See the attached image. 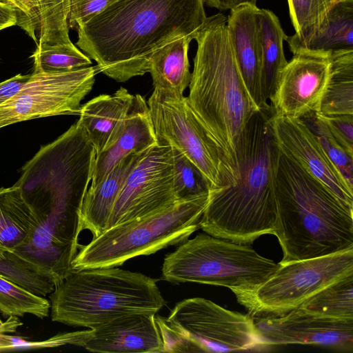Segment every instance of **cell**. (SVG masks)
Wrapping results in <instances>:
<instances>
[{
    "label": "cell",
    "instance_id": "12",
    "mask_svg": "<svg viewBox=\"0 0 353 353\" xmlns=\"http://www.w3.org/2000/svg\"><path fill=\"white\" fill-rule=\"evenodd\" d=\"M176 202L172 148L158 143L143 153L125 179L108 228L154 213Z\"/></svg>",
    "mask_w": 353,
    "mask_h": 353
},
{
    "label": "cell",
    "instance_id": "15",
    "mask_svg": "<svg viewBox=\"0 0 353 353\" xmlns=\"http://www.w3.org/2000/svg\"><path fill=\"white\" fill-rule=\"evenodd\" d=\"M272 124L280 150L353 211V188L303 121L274 113Z\"/></svg>",
    "mask_w": 353,
    "mask_h": 353
},
{
    "label": "cell",
    "instance_id": "13",
    "mask_svg": "<svg viewBox=\"0 0 353 353\" xmlns=\"http://www.w3.org/2000/svg\"><path fill=\"white\" fill-rule=\"evenodd\" d=\"M330 54H293L281 70L270 101L274 113L294 119L319 112L330 79Z\"/></svg>",
    "mask_w": 353,
    "mask_h": 353
},
{
    "label": "cell",
    "instance_id": "33",
    "mask_svg": "<svg viewBox=\"0 0 353 353\" xmlns=\"http://www.w3.org/2000/svg\"><path fill=\"white\" fill-rule=\"evenodd\" d=\"M163 341V352H200L198 347L176 330L165 317L155 316Z\"/></svg>",
    "mask_w": 353,
    "mask_h": 353
},
{
    "label": "cell",
    "instance_id": "30",
    "mask_svg": "<svg viewBox=\"0 0 353 353\" xmlns=\"http://www.w3.org/2000/svg\"><path fill=\"white\" fill-rule=\"evenodd\" d=\"M339 0H288L291 21L295 30L286 39L304 40L322 23L329 10Z\"/></svg>",
    "mask_w": 353,
    "mask_h": 353
},
{
    "label": "cell",
    "instance_id": "29",
    "mask_svg": "<svg viewBox=\"0 0 353 353\" xmlns=\"http://www.w3.org/2000/svg\"><path fill=\"white\" fill-rule=\"evenodd\" d=\"M171 148L173 190L176 201L209 195L212 187L201 170L180 151Z\"/></svg>",
    "mask_w": 353,
    "mask_h": 353
},
{
    "label": "cell",
    "instance_id": "32",
    "mask_svg": "<svg viewBox=\"0 0 353 353\" xmlns=\"http://www.w3.org/2000/svg\"><path fill=\"white\" fill-rule=\"evenodd\" d=\"M10 6L17 13V24L38 44L40 0H0Z\"/></svg>",
    "mask_w": 353,
    "mask_h": 353
},
{
    "label": "cell",
    "instance_id": "1",
    "mask_svg": "<svg viewBox=\"0 0 353 353\" xmlns=\"http://www.w3.org/2000/svg\"><path fill=\"white\" fill-rule=\"evenodd\" d=\"M204 0H111L79 26L76 43L99 72L125 82L148 72L152 54L171 40L194 39L207 16Z\"/></svg>",
    "mask_w": 353,
    "mask_h": 353
},
{
    "label": "cell",
    "instance_id": "2",
    "mask_svg": "<svg viewBox=\"0 0 353 353\" xmlns=\"http://www.w3.org/2000/svg\"><path fill=\"white\" fill-rule=\"evenodd\" d=\"M274 114L270 103L263 105L241 133L235 152L239 177L233 185L210 191L199 224L205 233L243 244L274 234L280 153Z\"/></svg>",
    "mask_w": 353,
    "mask_h": 353
},
{
    "label": "cell",
    "instance_id": "18",
    "mask_svg": "<svg viewBox=\"0 0 353 353\" xmlns=\"http://www.w3.org/2000/svg\"><path fill=\"white\" fill-rule=\"evenodd\" d=\"M157 144L147 101L137 94L113 142L96 155L90 186L100 183L127 156L142 153Z\"/></svg>",
    "mask_w": 353,
    "mask_h": 353
},
{
    "label": "cell",
    "instance_id": "38",
    "mask_svg": "<svg viewBox=\"0 0 353 353\" xmlns=\"http://www.w3.org/2000/svg\"><path fill=\"white\" fill-rule=\"evenodd\" d=\"M17 24V13L14 8L0 1V30Z\"/></svg>",
    "mask_w": 353,
    "mask_h": 353
},
{
    "label": "cell",
    "instance_id": "8",
    "mask_svg": "<svg viewBox=\"0 0 353 353\" xmlns=\"http://www.w3.org/2000/svg\"><path fill=\"white\" fill-rule=\"evenodd\" d=\"M147 103L158 143L183 153L205 176L211 190L235 184L239 170L199 119L187 97L154 88Z\"/></svg>",
    "mask_w": 353,
    "mask_h": 353
},
{
    "label": "cell",
    "instance_id": "10",
    "mask_svg": "<svg viewBox=\"0 0 353 353\" xmlns=\"http://www.w3.org/2000/svg\"><path fill=\"white\" fill-rule=\"evenodd\" d=\"M167 319L200 352L261 351L267 347L253 318L204 298L179 301Z\"/></svg>",
    "mask_w": 353,
    "mask_h": 353
},
{
    "label": "cell",
    "instance_id": "36",
    "mask_svg": "<svg viewBox=\"0 0 353 353\" xmlns=\"http://www.w3.org/2000/svg\"><path fill=\"white\" fill-rule=\"evenodd\" d=\"M30 74H18L0 83V105L12 98L24 85Z\"/></svg>",
    "mask_w": 353,
    "mask_h": 353
},
{
    "label": "cell",
    "instance_id": "19",
    "mask_svg": "<svg viewBox=\"0 0 353 353\" xmlns=\"http://www.w3.org/2000/svg\"><path fill=\"white\" fill-rule=\"evenodd\" d=\"M121 87L112 94H100L81 105V122L96 155L110 145L118 134L134 99Z\"/></svg>",
    "mask_w": 353,
    "mask_h": 353
},
{
    "label": "cell",
    "instance_id": "16",
    "mask_svg": "<svg viewBox=\"0 0 353 353\" xmlns=\"http://www.w3.org/2000/svg\"><path fill=\"white\" fill-rule=\"evenodd\" d=\"M83 347L101 353L163 352L155 314L150 312L122 315L90 329Z\"/></svg>",
    "mask_w": 353,
    "mask_h": 353
},
{
    "label": "cell",
    "instance_id": "7",
    "mask_svg": "<svg viewBox=\"0 0 353 353\" xmlns=\"http://www.w3.org/2000/svg\"><path fill=\"white\" fill-rule=\"evenodd\" d=\"M280 266L250 244L201 233L165 256L162 279L223 286L237 297L256 290Z\"/></svg>",
    "mask_w": 353,
    "mask_h": 353
},
{
    "label": "cell",
    "instance_id": "37",
    "mask_svg": "<svg viewBox=\"0 0 353 353\" xmlns=\"http://www.w3.org/2000/svg\"><path fill=\"white\" fill-rule=\"evenodd\" d=\"M257 0H204V3L219 10H232L241 5L256 6Z\"/></svg>",
    "mask_w": 353,
    "mask_h": 353
},
{
    "label": "cell",
    "instance_id": "20",
    "mask_svg": "<svg viewBox=\"0 0 353 353\" xmlns=\"http://www.w3.org/2000/svg\"><path fill=\"white\" fill-rule=\"evenodd\" d=\"M145 152L127 156L100 183L88 189L81 209V232L88 230L95 238L108 228L114 204L124 181Z\"/></svg>",
    "mask_w": 353,
    "mask_h": 353
},
{
    "label": "cell",
    "instance_id": "5",
    "mask_svg": "<svg viewBox=\"0 0 353 353\" xmlns=\"http://www.w3.org/2000/svg\"><path fill=\"white\" fill-rule=\"evenodd\" d=\"M52 321L94 329L134 312L157 314L166 303L156 280L118 267L73 270L50 294Z\"/></svg>",
    "mask_w": 353,
    "mask_h": 353
},
{
    "label": "cell",
    "instance_id": "35",
    "mask_svg": "<svg viewBox=\"0 0 353 353\" xmlns=\"http://www.w3.org/2000/svg\"><path fill=\"white\" fill-rule=\"evenodd\" d=\"M111 0H70L68 15L70 28L76 29L101 12Z\"/></svg>",
    "mask_w": 353,
    "mask_h": 353
},
{
    "label": "cell",
    "instance_id": "6",
    "mask_svg": "<svg viewBox=\"0 0 353 353\" xmlns=\"http://www.w3.org/2000/svg\"><path fill=\"white\" fill-rule=\"evenodd\" d=\"M209 195L172 205L106 229L85 245L72 261L73 270L121 265L134 257L179 245L200 228Z\"/></svg>",
    "mask_w": 353,
    "mask_h": 353
},
{
    "label": "cell",
    "instance_id": "23",
    "mask_svg": "<svg viewBox=\"0 0 353 353\" xmlns=\"http://www.w3.org/2000/svg\"><path fill=\"white\" fill-rule=\"evenodd\" d=\"M36 223L33 211L17 185L0 188V251L12 254L26 242Z\"/></svg>",
    "mask_w": 353,
    "mask_h": 353
},
{
    "label": "cell",
    "instance_id": "26",
    "mask_svg": "<svg viewBox=\"0 0 353 353\" xmlns=\"http://www.w3.org/2000/svg\"><path fill=\"white\" fill-rule=\"evenodd\" d=\"M298 307L319 317L353 320V273L325 287Z\"/></svg>",
    "mask_w": 353,
    "mask_h": 353
},
{
    "label": "cell",
    "instance_id": "34",
    "mask_svg": "<svg viewBox=\"0 0 353 353\" xmlns=\"http://www.w3.org/2000/svg\"><path fill=\"white\" fill-rule=\"evenodd\" d=\"M336 141L353 156V115L325 116L316 112Z\"/></svg>",
    "mask_w": 353,
    "mask_h": 353
},
{
    "label": "cell",
    "instance_id": "39",
    "mask_svg": "<svg viewBox=\"0 0 353 353\" xmlns=\"http://www.w3.org/2000/svg\"><path fill=\"white\" fill-rule=\"evenodd\" d=\"M6 258V255L3 252L0 251V259H4Z\"/></svg>",
    "mask_w": 353,
    "mask_h": 353
},
{
    "label": "cell",
    "instance_id": "14",
    "mask_svg": "<svg viewBox=\"0 0 353 353\" xmlns=\"http://www.w3.org/2000/svg\"><path fill=\"white\" fill-rule=\"evenodd\" d=\"M265 345H316L352 351L353 320L316 316L299 307L280 314L254 316Z\"/></svg>",
    "mask_w": 353,
    "mask_h": 353
},
{
    "label": "cell",
    "instance_id": "27",
    "mask_svg": "<svg viewBox=\"0 0 353 353\" xmlns=\"http://www.w3.org/2000/svg\"><path fill=\"white\" fill-rule=\"evenodd\" d=\"M50 303L39 296L0 275V311L7 316H23L26 314L38 318L49 315Z\"/></svg>",
    "mask_w": 353,
    "mask_h": 353
},
{
    "label": "cell",
    "instance_id": "25",
    "mask_svg": "<svg viewBox=\"0 0 353 353\" xmlns=\"http://www.w3.org/2000/svg\"><path fill=\"white\" fill-rule=\"evenodd\" d=\"M330 79L323 97L321 115H353V50L330 53Z\"/></svg>",
    "mask_w": 353,
    "mask_h": 353
},
{
    "label": "cell",
    "instance_id": "31",
    "mask_svg": "<svg viewBox=\"0 0 353 353\" xmlns=\"http://www.w3.org/2000/svg\"><path fill=\"white\" fill-rule=\"evenodd\" d=\"M301 119L315 135L328 158L337 168L348 185L353 188V156L336 141L316 112L307 114Z\"/></svg>",
    "mask_w": 353,
    "mask_h": 353
},
{
    "label": "cell",
    "instance_id": "17",
    "mask_svg": "<svg viewBox=\"0 0 353 353\" xmlns=\"http://www.w3.org/2000/svg\"><path fill=\"white\" fill-rule=\"evenodd\" d=\"M259 11L256 6L241 5L230 10L227 17L228 34L237 64L247 89L259 108L267 103L263 102L261 94Z\"/></svg>",
    "mask_w": 353,
    "mask_h": 353
},
{
    "label": "cell",
    "instance_id": "11",
    "mask_svg": "<svg viewBox=\"0 0 353 353\" xmlns=\"http://www.w3.org/2000/svg\"><path fill=\"white\" fill-rule=\"evenodd\" d=\"M98 72L97 66L59 72L33 69L18 92L0 105V128L38 118L79 114Z\"/></svg>",
    "mask_w": 353,
    "mask_h": 353
},
{
    "label": "cell",
    "instance_id": "4",
    "mask_svg": "<svg viewBox=\"0 0 353 353\" xmlns=\"http://www.w3.org/2000/svg\"><path fill=\"white\" fill-rule=\"evenodd\" d=\"M194 39L197 49L187 98L199 119L239 170L236 143L259 108L237 64L227 17L221 12L208 17Z\"/></svg>",
    "mask_w": 353,
    "mask_h": 353
},
{
    "label": "cell",
    "instance_id": "21",
    "mask_svg": "<svg viewBox=\"0 0 353 353\" xmlns=\"http://www.w3.org/2000/svg\"><path fill=\"white\" fill-rule=\"evenodd\" d=\"M285 41L292 54L301 51L330 54L353 50V0H339L334 4L307 39Z\"/></svg>",
    "mask_w": 353,
    "mask_h": 353
},
{
    "label": "cell",
    "instance_id": "28",
    "mask_svg": "<svg viewBox=\"0 0 353 353\" xmlns=\"http://www.w3.org/2000/svg\"><path fill=\"white\" fill-rule=\"evenodd\" d=\"M34 69L44 72H59L90 66L92 61L72 42L38 46L30 56Z\"/></svg>",
    "mask_w": 353,
    "mask_h": 353
},
{
    "label": "cell",
    "instance_id": "9",
    "mask_svg": "<svg viewBox=\"0 0 353 353\" xmlns=\"http://www.w3.org/2000/svg\"><path fill=\"white\" fill-rule=\"evenodd\" d=\"M353 273V248L281 264L254 291L237 296L253 316L280 314L298 307L334 281Z\"/></svg>",
    "mask_w": 353,
    "mask_h": 353
},
{
    "label": "cell",
    "instance_id": "3",
    "mask_svg": "<svg viewBox=\"0 0 353 353\" xmlns=\"http://www.w3.org/2000/svg\"><path fill=\"white\" fill-rule=\"evenodd\" d=\"M275 197L280 264L353 248V211L281 150Z\"/></svg>",
    "mask_w": 353,
    "mask_h": 353
},
{
    "label": "cell",
    "instance_id": "22",
    "mask_svg": "<svg viewBox=\"0 0 353 353\" xmlns=\"http://www.w3.org/2000/svg\"><path fill=\"white\" fill-rule=\"evenodd\" d=\"M192 39L191 37L175 38L152 54L148 72L154 88L183 95L191 79L188 52Z\"/></svg>",
    "mask_w": 353,
    "mask_h": 353
},
{
    "label": "cell",
    "instance_id": "24",
    "mask_svg": "<svg viewBox=\"0 0 353 353\" xmlns=\"http://www.w3.org/2000/svg\"><path fill=\"white\" fill-rule=\"evenodd\" d=\"M260 39L262 52L261 94L268 103L275 91L279 74L288 63L283 51L285 34L279 19L270 10L260 9Z\"/></svg>",
    "mask_w": 353,
    "mask_h": 353
}]
</instances>
